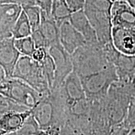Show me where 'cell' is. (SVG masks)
<instances>
[{"instance_id":"6da1fadb","label":"cell","mask_w":135,"mask_h":135,"mask_svg":"<svg viewBox=\"0 0 135 135\" xmlns=\"http://www.w3.org/2000/svg\"><path fill=\"white\" fill-rule=\"evenodd\" d=\"M32 115L38 123L40 129H61L67 118L66 101L61 87L44 95L32 109Z\"/></svg>"},{"instance_id":"7a4b0ae2","label":"cell","mask_w":135,"mask_h":135,"mask_svg":"<svg viewBox=\"0 0 135 135\" xmlns=\"http://www.w3.org/2000/svg\"><path fill=\"white\" fill-rule=\"evenodd\" d=\"M135 89L133 84L118 81L111 86L107 94L100 100L101 109L109 125L115 128L125 120Z\"/></svg>"},{"instance_id":"3957f363","label":"cell","mask_w":135,"mask_h":135,"mask_svg":"<svg viewBox=\"0 0 135 135\" xmlns=\"http://www.w3.org/2000/svg\"><path fill=\"white\" fill-rule=\"evenodd\" d=\"M71 57L73 71L80 78L99 71L112 64L99 42L86 43L77 49Z\"/></svg>"},{"instance_id":"277c9868","label":"cell","mask_w":135,"mask_h":135,"mask_svg":"<svg viewBox=\"0 0 135 135\" xmlns=\"http://www.w3.org/2000/svg\"><path fill=\"white\" fill-rule=\"evenodd\" d=\"M12 78L23 81L43 95L50 94L51 91L41 65L32 57L21 56Z\"/></svg>"},{"instance_id":"5b68a950","label":"cell","mask_w":135,"mask_h":135,"mask_svg":"<svg viewBox=\"0 0 135 135\" xmlns=\"http://www.w3.org/2000/svg\"><path fill=\"white\" fill-rule=\"evenodd\" d=\"M80 78L87 98L97 101L106 97L111 86L118 81V76L115 66L111 64L103 70Z\"/></svg>"},{"instance_id":"8992f818","label":"cell","mask_w":135,"mask_h":135,"mask_svg":"<svg viewBox=\"0 0 135 135\" xmlns=\"http://www.w3.org/2000/svg\"><path fill=\"white\" fill-rule=\"evenodd\" d=\"M0 94L30 109H33L44 96L26 83L15 78L0 81Z\"/></svg>"},{"instance_id":"52a82bcc","label":"cell","mask_w":135,"mask_h":135,"mask_svg":"<svg viewBox=\"0 0 135 135\" xmlns=\"http://www.w3.org/2000/svg\"><path fill=\"white\" fill-rule=\"evenodd\" d=\"M48 52L55 63L56 71L53 86L51 90L59 88L69 75L73 71L71 55L68 53L61 43L53 45L48 48Z\"/></svg>"},{"instance_id":"ba28073f","label":"cell","mask_w":135,"mask_h":135,"mask_svg":"<svg viewBox=\"0 0 135 135\" xmlns=\"http://www.w3.org/2000/svg\"><path fill=\"white\" fill-rule=\"evenodd\" d=\"M84 12L97 33L98 40L102 45L112 42L111 23L109 11H103L85 6Z\"/></svg>"},{"instance_id":"9c48e42d","label":"cell","mask_w":135,"mask_h":135,"mask_svg":"<svg viewBox=\"0 0 135 135\" xmlns=\"http://www.w3.org/2000/svg\"><path fill=\"white\" fill-rule=\"evenodd\" d=\"M109 59L116 68L118 81L133 85L135 78V56L124 55L114 49L109 55Z\"/></svg>"},{"instance_id":"30bf717a","label":"cell","mask_w":135,"mask_h":135,"mask_svg":"<svg viewBox=\"0 0 135 135\" xmlns=\"http://www.w3.org/2000/svg\"><path fill=\"white\" fill-rule=\"evenodd\" d=\"M110 15L113 26L135 30V8L127 0L113 2Z\"/></svg>"},{"instance_id":"8fae6325","label":"cell","mask_w":135,"mask_h":135,"mask_svg":"<svg viewBox=\"0 0 135 135\" xmlns=\"http://www.w3.org/2000/svg\"><path fill=\"white\" fill-rule=\"evenodd\" d=\"M21 56L15 46L13 37L0 40V67L4 70L8 78H12L13 71Z\"/></svg>"},{"instance_id":"7c38bea8","label":"cell","mask_w":135,"mask_h":135,"mask_svg":"<svg viewBox=\"0 0 135 135\" xmlns=\"http://www.w3.org/2000/svg\"><path fill=\"white\" fill-rule=\"evenodd\" d=\"M0 40L11 38L17 20L23 11L21 5L0 4Z\"/></svg>"},{"instance_id":"4fadbf2b","label":"cell","mask_w":135,"mask_h":135,"mask_svg":"<svg viewBox=\"0 0 135 135\" xmlns=\"http://www.w3.org/2000/svg\"><path fill=\"white\" fill-rule=\"evenodd\" d=\"M111 38L113 45L119 53L135 56V30L113 26Z\"/></svg>"},{"instance_id":"5bb4252c","label":"cell","mask_w":135,"mask_h":135,"mask_svg":"<svg viewBox=\"0 0 135 135\" xmlns=\"http://www.w3.org/2000/svg\"><path fill=\"white\" fill-rule=\"evenodd\" d=\"M60 41L70 55L86 43L84 36L73 26L70 20L65 21L60 26Z\"/></svg>"},{"instance_id":"9a60e30c","label":"cell","mask_w":135,"mask_h":135,"mask_svg":"<svg viewBox=\"0 0 135 135\" xmlns=\"http://www.w3.org/2000/svg\"><path fill=\"white\" fill-rule=\"evenodd\" d=\"M65 99L66 106L74 101L86 98L80 77L73 71L61 86Z\"/></svg>"},{"instance_id":"2e32d148","label":"cell","mask_w":135,"mask_h":135,"mask_svg":"<svg viewBox=\"0 0 135 135\" xmlns=\"http://www.w3.org/2000/svg\"><path fill=\"white\" fill-rule=\"evenodd\" d=\"M32 113V109L25 111H9L0 115V134L5 135L21 128Z\"/></svg>"},{"instance_id":"e0dca14e","label":"cell","mask_w":135,"mask_h":135,"mask_svg":"<svg viewBox=\"0 0 135 135\" xmlns=\"http://www.w3.org/2000/svg\"><path fill=\"white\" fill-rule=\"evenodd\" d=\"M70 21L73 26L84 36L86 43H93L99 42L95 30L84 10L73 13L70 18Z\"/></svg>"},{"instance_id":"ac0fdd59","label":"cell","mask_w":135,"mask_h":135,"mask_svg":"<svg viewBox=\"0 0 135 135\" xmlns=\"http://www.w3.org/2000/svg\"><path fill=\"white\" fill-rule=\"evenodd\" d=\"M40 29L46 40L48 50L50 46L60 43V26L52 18L51 15L47 14L42 10Z\"/></svg>"},{"instance_id":"d6986e66","label":"cell","mask_w":135,"mask_h":135,"mask_svg":"<svg viewBox=\"0 0 135 135\" xmlns=\"http://www.w3.org/2000/svg\"><path fill=\"white\" fill-rule=\"evenodd\" d=\"M51 15L58 26H60L64 22L70 20L72 12L66 0H54Z\"/></svg>"},{"instance_id":"ffe728a7","label":"cell","mask_w":135,"mask_h":135,"mask_svg":"<svg viewBox=\"0 0 135 135\" xmlns=\"http://www.w3.org/2000/svg\"><path fill=\"white\" fill-rule=\"evenodd\" d=\"M32 28L25 11H22L21 14L17 20L13 31V36L15 39H18L31 36Z\"/></svg>"},{"instance_id":"44dd1931","label":"cell","mask_w":135,"mask_h":135,"mask_svg":"<svg viewBox=\"0 0 135 135\" xmlns=\"http://www.w3.org/2000/svg\"><path fill=\"white\" fill-rule=\"evenodd\" d=\"M15 45L22 56L31 57L36 50V46L31 36L15 39Z\"/></svg>"},{"instance_id":"7402d4cb","label":"cell","mask_w":135,"mask_h":135,"mask_svg":"<svg viewBox=\"0 0 135 135\" xmlns=\"http://www.w3.org/2000/svg\"><path fill=\"white\" fill-rule=\"evenodd\" d=\"M40 130V126L31 113L21 128L5 135H37Z\"/></svg>"},{"instance_id":"603a6c76","label":"cell","mask_w":135,"mask_h":135,"mask_svg":"<svg viewBox=\"0 0 135 135\" xmlns=\"http://www.w3.org/2000/svg\"><path fill=\"white\" fill-rule=\"evenodd\" d=\"M40 65L41 66L44 75L46 78V80L48 81L49 86L51 91L53 86L54 81H55L56 66L55 61L50 53H48L46 58L43 62L40 63Z\"/></svg>"},{"instance_id":"cb8c5ba5","label":"cell","mask_w":135,"mask_h":135,"mask_svg":"<svg viewBox=\"0 0 135 135\" xmlns=\"http://www.w3.org/2000/svg\"><path fill=\"white\" fill-rule=\"evenodd\" d=\"M31 25L32 30L35 31L40 28L41 22V9L37 5L23 8Z\"/></svg>"},{"instance_id":"d4e9b609","label":"cell","mask_w":135,"mask_h":135,"mask_svg":"<svg viewBox=\"0 0 135 135\" xmlns=\"http://www.w3.org/2000/svg\"><path fill=\"white\" fill-rule=\"evenodd\" d=\"M29 108L22 106L12 99L0 94V115L9 111H25Z\"/></svg>"},{"instance_id":"484cf974","label":"cell","mask_w":135,"mask_h":135,"mask_svg":"<svg viewBox=\"0 0 135 135\" xmlns=\"http://www.w3.org/2000/svg\"><path fill=\"white\" fill-rule=\"evenodd\" d=\"M124 123L130 129L135 128V94L131 100L127 115Z\"/></svg>"},{"instance_id":"4316f807","label":"cell","mask_w":135,"mask_h":135,"mask_svg":"<svg viewBox=\"0 0 135 135\" xmlns=\"http://www.w3.org/2000/svg\"><path fill=\"white\" fill-rule=\"evenodd\" d=\"M31 37L33 38L34 43H35L36 48H47V43L44 37L43 33L41 31L40 28L35 31H33L31 34Z\"/></svg>"},{"instance_id":"83f0119b","label":"cell","mask_w":135,"mask_h":135,"mask_svg":"<svg viewBox=\"0 0 135 135\" xmlns=\"http://www.w3.org/2000/svg\"><path fill=\"white\" fill-rule=\"evenodd\" d=\"M66 1L72 13L84 10L86 6V0H66Z\"/></svg>"},{"instance_id":"f1b7e54d","label":"cell","mask_w":135,"mask_h":135,"mask_svg":"<svg viewBox=\"0 0 135 135\" xmlns=\"http://www.w3.org/2000/svg\"><path fill=\"white\" fill-rule=\"evenodd\" d=\"M48 50L46 48H36L35 51L32 55V58L39 63L43 62L45 59L46 58L47 55H48Z\"/></svg>"},{"instance_id":"f546056e","label":"cell","mask_w":135,"mask_h":135,"mask_svg":"<svg viewBox=\"0 0 135 135\" xmlns=\"http://www.w3.org/2000/svg\"><path fill=\"white\" fill-rule=\"evenodd\" d=\"M54 0H36V5L41 8L42 11L47 14L51 15L52 5Z\"/></svg>"},{"instance_id":"4dcf8cb0","label":"cell","mask_w":135,"mask_h":135,"mask_svg":"<svg viewBox=\"0 0 135 135\" xmlns=\"http://www.w3.org/2000/svg\"><path fill=\"white\" fill-rule=\"evenodd\" d=\"M130 129V128H128L123 122L121 124L116 126L114 128L113 135H127Z\"/></svg>"},{"instance_id":"1f68e13d","label":"cell","mask_w":135,"mask_h":135,"mask_svg":"<svg viewBox=\"0 0 135 135\" xmlns=\"http://www.w3.org/2000/svg\"><path fill=\"white\" fill-rule=\"evenodd\" d=\"M60 129L50 128L48 129H40L37 135H60Z\"/></svg>"},{"instance_id":"d6a6232c","label":"cell","mask_w":135,"mask_h":135,"mask_svg":"<svg viewBox=\"0 0 135 135\" xmlns=\"http://www.w3.org/2000/svg\"><path fill=\"white\" fill-rule=\"evenodd\" d=\"M26 1L27 0H0V4H16L23 7Z\"/></svg>"},{"instance_id":"836d02e7","label":"cell","mask_w":135,"mask_h":135,"mask_svg":"<svg viewBox=\"0 0 135 135\" xmlns=\"http://www.w3.org/2000/svg\"><path fill=\"white\" fill-rule=\"evenodd\" d=\"M127 135H135V128H131Z\"/></svg>"},{"instance_id":"e575fe53","label":"cell","mask_w":135,"mask_h":135,"mask_svg":"<svg viewBox=\"0 0 135 135\" xmlns=\"http://www.w3.org/2000/svg\"><path fill=\"white\" fill-rule=\"evenodd\" d=\"M114 134V133H113ZM113 134H110V133H93V134L90 135H113Z\"/></svg>"},{"instance_id":"d590c367","label":"cell","mask_w":135,"mask_h":135,"mask_svg":"<svg viewBox=\"0 0 135 135\" xmlns=\"http://www.w3.org/2000/svg\"><path fill=\"white\" fill-rule=\"evenodd\" d=\"M133 86H134V89H135V78H134V83H133Z\"/></svg>"},{"instance_id":"8d00e7d4","label":"cell","mask_w":135,"mask_h":135,"mask_svg":"<svg viewBox=\"0 0 135 135\" xmlns=\"http://www.w3.org/2000/svg\"><path fill=\"white\" fill-rule=\"evenodd\" d=\"M111 1H112V2H114V1H118V0H111Z\"/></svg>"},{"instance_id":"74e56055","label":"cell","mask_w":135,"mask_h":135,"mask_svg":"<svg viewBox=\"0 0 135 135\" xmlns=\"http://www.w3.org/2000/svg\"><path fill=\"white\" fill-rule=\"evenodd\" d=\"M127 1H129V0H127Z\"/></svg>"}]
</instances>
